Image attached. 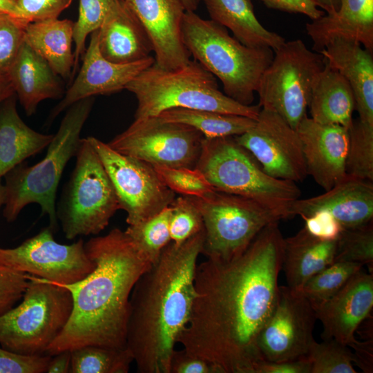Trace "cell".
Returning <instances> with one entry per match:
<instances>
[{"instance_id": "f546056e", "label": "cell", "mask_w": 373, "mask_h": 373, "mask_svg": "<svg viewBox=\"0 0 373 373\" xmlns=\"http://www.w3.org/2000/svg\"><path fill=\"white\" fill-rule=\"evenodd\" d=\"M73 27V21L57 18L28 23L23 31V41L64 79L72 76L74 66Z\"/></svg>"}, {"instance_id": "1f68e13d", "label": "cell", "mask_w": 373, "mask_h": 373, "mask_svg": "<svg viewBox=\"0 0 373 373\" xmlns=\"http://www.w3.org/2000/svg\"><path fill=\"white\" fill-rule=\"evenodd\" d=\"M70 373H127L133 358L125 348L85 345L70 350Z\"/></svg>"}, {"instance_id": "8fae6325", "label": "cell", "mask_w": 373, "mask_h": 373, "mask_svg": "<svg viewBox=\"0 0 373 373\" xmlns=\"http://www.w3.org/2000/svg\"><path fill=\"white\" fill-rule=\"evenodd\" d=\"M203 220L207 258L229 261L240 256L269 223L280 219L257 202L240 195L213 190L190 196Z\"/></svg>"}, {"instance_id": "d590c367", "label": "cell", "mask_w": 373, "mask_h": 373, "mask_svg": "<svg viewBox=\"0 0 373 373\" xmlns=\"http://www.w3.org/2000/svg\"><path fill=\"white\" fill-rule=\"evenodd\" d=\"M335 339L315 340L305 356L311 364V373H356L353 352Z\"/></svg>"}, {"instance_id": "4dcf8cb0", "label": "cell", "mask_w": 373, "mask_h": 373, "mask_svg": "<svg viewBox=\"0 0 373 373\" xmlns=\"http://www.w3.org/2000/svg\"><path fill=\"white\" fill-rule=\"evenodd\" d=\"M157 116L166 122L190 126L207 139L240 135L251 129L256 120L239 115L181 108L164 111Z\"/></svg>"}, {"instance_id": "5bb4252c", "label": "cell", "mask_w": 373, "mask_h": 373, "mask_svg": "<svg viewBox=\"0 0 373 373\" xmlns=\"http://www.w3.org/2000/svg\"><path fill=\"white\" fill-rule=\"evenodd\" d=\"M49 226L14 248H0V265L48 281L69 285L88 276L95 267L80 238L61 244Z\"/></svg>"}, {"instance_id": "e0dca14e", "label": "cell", "mask_w": 373, "mask_h": 373, "mask_svg": "<svg viewBox=\"0 0 373 373\" xmlns=\"http://www.w3.org/2000/svg\"><path fill=\"white\" fill-rule=\"evenodd\" d=\"M98 41L99 29L91 33L79 72L61 101L51 110L46 121L48 124L82 99L125 89L129 82L155 62V57L151 55L128 64L111 62L101 54Z\"/></svg>"}, {"instance_id": "5b68a950", "label": "cell", "mask_w": 373, "mask_h": 373, "mask_svg": "<svg viewBox=\"0 0 373 373\" xmlns=\"http://www.w3.org/2000/svg\"><path fill=\"white\" fill-rule=\"evenodd\" d=\"M182 35L193 59L220 80L224 93L241 104L251 105L274 50L246 46L224 26L191 11L184 15Z\"/></svg>"}, {"instance_id": "c3c4849f", "label": "cell", "mask_w": 373, "mask_h": 373, "mask_svg": "<svg viewBox=\"0 0 373 373\" xmlns=\"http://www.w3.org/2000/svg\"><path fill=\"white\" fill-rule=\"evenodd\" d=\"M256 373H311V364L307 357L280 362L262 361Z\"/></svg>"}, {"instance_id": "4316f807", "label": "cell", "mask_w": 373, "mask_h": 373, "mask_svg": "<svg viewBox=\"0 0 373 373\" xmlns=\"http://www.w3.org/2000/svg\"><path fill=\"white\" fill-rule=\"evenodd\" d=\"M336 240H324L311 235L304 227L284 238L282 269L287 285L300 290L303 285L335 261Z\"/></svg>"}, {"instance_id": "bcb514c9", "label": "cell", "mask_w": 373, "mask_h": 373, "mask_svg": "<svg viewBox=\"0 0 373 373\" xmlns=\"http://www.w3.org/2000/svg\"><path fill=\"white\" fill-rule=\"evenodd\" d=\"M170 373H218L209 361L187 353L175 350L171 361Z\"/></svg>"}, {"instance_id": "2e32d148", "label": "cell", "mask_w": 373, "mask_h": 373, "mask_svg": "<svg viewBox=\"0 0 373 373\" xmlns=\"http://www.w3.org/2000/svg\"><path fill=\"white\" fill-rule=\"evenodd\" d=\"M269 175L301 182L307 175L302 144L295 128L278 113L261 108L254 126L235 136Z\"/></svg>"}, {"instance_id": "9a60e30c", "label": "cell", "mask_w": 373, "mask_h": 373, "mask_svg": "<svg viewBox=\"0 0 373 373\" xmlns=\"http://www.w3.org/2000/svg\"><path fill=\"white\" fill-rule=\"evenodd\" d=\"M316 320L312 305L300 290L279 285L276 305L258 338L262 361L280 362L305 356L314 340Z\"/></svg>"}, {"instance_id": "52a82bcc", "label": "cell", "mask_w": 373, "mask_h": 373, "mask_svg": "<svg viewBox=\"0 0 373 373\" xmlns=\"http://www.w3.org/2000/svg\"><path fill=\"white\" fill-rule=\"evenodd\" d=\"M195 168L216 190L253 200L280 220L291 218V207L300 197L296 182L268 175L235 136L204 137Z\"/></svg>"}, {"instance_id": "8d00e7d4", "label": "cell", "mask_w": 373, "mask_h": 373, "mask_svg": "<svg viewBox=\"0 0 373 373\" xmlns=\"http://www.w3.org/2000/svg\"><path fill=\"white\" fill-rule=\"evenodd\" d=\"M366 265L373 274V221L366 224L343 229L336 240L335 261Z\"/></svg>"}, {"instance_id": "8992f818", "label": "cell", "mask_w": 373, "mask_h": 373, "mask_svg": "<svg viewBox=\"0 0 373 373\" xmlns=\"http://www.w3.org/2000/svg\"><path fill=\"white\" fill-rule=\"evenodd\" d=\"M137 101L135 119L157 116L175 108L207 110L256 119L257 105H243L221 92L216 77L193 59L186 66L166 70L155 62L126 86Z\"/></svg>"}, {"instance_id": "f5cc1de1", "label": "cell", "mask_w": 373, "mask_h": 373, "mask_svg": "<svg viewBox=\"0 0 373 373\" xmlns=\"http://www.w3.org/2000/svg\"><path fill=\"white\" fill-rule=\"evenodd\" d=\"M314 3L323 9L325 14H332L336 12L341 6V0H312Z\"/></svg>"}, {"instance_id": "f35d334b", "label": "cell", "mask_w": 373, "mask_h": 373, "mask_svg": "<svg viewBox=\"0 0 373 373\" xmlns=\"http://www.w3.org/2000/svg\"><path fill=\"white\" fill-rule=\"evenodd\" d=\"M169 208L171 242L180 245L204 229L202 214L190 196L175 198Z\"/></svg>"}, {"instance_id": "7c38bea8", "label": "cell", "mask_w": 373, "mask_h": 373, "mask_svg": "<svg viewBox=\"0 0 373 373\" xmlns=\"http://www.w3.org/2000/svg\"><path fill=\"white\" fill-rule=\"evenodd\" d=\"M202 134L180 123L158 116L135 119L107 144L117 152L169 167L195 168L202 150Z\"/></svg>"}, {"instance_id": "484cf974", "label": "cell", "mask_w": 373, "mask_h": 373, "mask_svg": "<svg viewBox=\"0 0 373 373\" xmlns=\"http://www.w3.org/2000/svg\"><path fill=\"white\" fill-rule=\"evenodd\" d=\"M14 94L0 104V180L27 158L48 147L54 134L29 127L19 115Z\"/></svg>"}, {"instance_id": "7dc6e473", "label": "cell", "mask_w": 373, "mask_h": 373, "mask_svg": "<svg viewBox=\"0 0 373 373\" xmlns=\"http://www.w3.org/2000/svg\"><path fill=\"white\" fill-rule=\"evenodd\" d=\"M267 8L280 11L302 14L312 20L322 17L325 12L318 8L312 0H260Z\"/></svg>"}, {"instance_id": "277c9868", "label": "cell", "mask_w": 373, "mask_h": 373, "mask_svg": "<svg viewBox=\"0 0 373 373\" xmlns=\"http://www.w3.org/2000/svg\"><path fill=\"white\" fill-rule=\"evenodd\" d=\"M94 100V97L84 98L67 108L41 160L31 166L24 161L4 175L3 215L7 222L15 221L25 207L35 203L41 207L42 215L48 216L53 231L57 229V186L67 163L78 151L80 134Z\"/></svg>"}, {"instance_id": "681fc988", "label": "cell", "mask_w": 373, "mask_h": 373, "mask_svg": "<svg viewBox=\"0 0 373 373\" xmlns=\"http://www.w3.org/2000/svg\"><path fill=\"white\" fill-rule=\"evenodd\" d=\"M354 350L353 353L354 363L365 372H372L373 370V341L372 338L367 339L364 342H357L352 347Z\"/></svg>"}, {"instance_id": "f1b7e54d", "label": "cell", "mask_w": 373, "mask_h": 373, "mask_svg": "<svg viewBox=\"0 0 373 373\" xmlns=\"http://www.w3.org/2000/svg\"><path fill=\"white\" fill-rule=\"evenodd\" d=\"M211 20L230 30L240 43L251 48L276 50L285 38L266 29L257 19L251 0H203Z\"/></svg>"}, {"instance_id": "9c48e42d", "label": "cell", "mask_w": 373, "mask_h": 373, "mask_svg": "<svg viewBox=\"0 0 373 373\" xmlns=\"http://www.w3.org/2000/svg\"><path fill=\"white\" fill-rule=\"evenodd\" d=\"M75 157L56 209L68 240L99 233L119 209L113 186L88 137L82 138Z\"/></svg>"}, {"instance_id": "11a10c76", "label": "cell", "mask_w": 373, "mask_h": 373, "mask_svg": "<svg viewBox=\"0 0 373 373\" xmlns=\"http://www.w3.org/2000/svg\"><path fill=\"white\" fill-rule=\"evenodd\" d=\"M186 11L195 12L200 3L201 0H181Z\"/></svg>"}, {"instance_id": "db71d44e", "label": "cell", "mask_w": 373, "mask_h": 373, "mask_svg": "<svg viewBox=\"0 0 373 373\" xmlns=\"http://www.w3.org/2000/svg\"><path fill=\"white\" fill-rule=\"evenodd\" d=\"M15 94L8 79H0V104Z\"/></svg>"}, {"instance_id": "ee69618b", "label": "cell", "mask_w": 373, "mask_h": 373, "mask_svg": "<svg viewBox=\"0 0 373 373\" xmlns=\"http://www.w3.org/2000/svg\"><path fill=\"white\" fill-rule=\"evenodd\" d=\"M28 283V274L0 265V316L21 299Z\"/></svg>"}, {"instance_id": "9f6ffc18", "label": "cell", "mask_w": 373, "mask_h": 373, "mask_svg": "<svg viewBox=\"0 0 373 373\" xmlns=\"http://www.w3.org/2000/svg\"><path fill=\"white\" fill-rule=\"evenodd\" d=\"M4 202V186L0 180V209Z\"/></svg>"}, {"instance_id": "e575fe53", "label": "cell", "mask_w": 373, "mask_h": 373, "mask_svg": "<svg viewBox=\"0 0 373 373\" xmlns=\"http://www.w3.org/2000/svg\"><path fill=\"white\" fill-rule=\"evenodd\" d=\"M349 131L346 173L373 181V125L354 120Z\"/></svg>"}, {"instance_id": "ffe728a7", "label": "cell", "mask_w": 373, "mask_h": 373, "mask_svg": "<svg viewBox=\"0 0 373 373\" xmlns=\"http://www.w3.org/2000/svg\"><path fill=\"white\" fill-rule=\"evenodd\" d=\"M296 130L301 141L307 175L325 191H328L347 174L349 129L318 123L306 115Z\"/></svg>"}, {"instance_id": "30bf717a", "label": "cell", "mask_w": 373, "mask_h": 373, "mask_svg": "<svg viewBox=\"0 0 373 373\" xmlns=\"http://www.w3.org/2000/svg\"><path fill=\"white\" fill-rule=\"evenodd\" d=\"M325 59L300 39L285 41L263 72L256 93L261 108L272 111L294 128L307 115L315 82Z\"/></svg>"}, {"instance_id": "7402d4cb", "label": "cell", "mask_w": 373, "mask_h": 373, "mask_svg": "<svg viewBox=\"0 0 373 373\" xmlns=\"http://www.w3.org/2000/svg\"><path fill=\"white\" fill-rule=\"evenodd\" d=\"M99 49L115 64H128L150 56L153 51L144 28L125 0L115 2L99 28Z\"/></svg>"}, {"instance_id": "3957f363", "label": "cell", "mask_w": 373, "mask_h": 373, "mask_svg": "<svg viewBox=\"0 0 373 373\" xmlns=\"http://www.w3.org/2000/svg\"><path fill=\"white\" fill-rule=\"evenodd\" d=\"M84 247L95 267L83 279L61 285L72 295L73 309L66 327L46 354L90 345L126 347L130 296L151 263L118 228L91 238Z\"/></svg>"}, {"instance_id": "d6a6232c", "label": "cell", "mask_w": 373, "mask_h": 373, "mask_svg": "<svg viewBox=\"0 0 373 373\" xmlns=\"http://www.w3.org/2000/svg\"><path fill=\"white\" fill-rule=\"evenodd\" d=\"M170 212L169 207L149 219L128 225L124 231L137 251L151 264L158 260L162 250L171 241Z\"/></svg>"}, {"instance_id": "ba28073f", "label": "cell", "mask_w": 373, "mask_h": 373, "mask_svg": "<svg viewBox=\"0 0 373 373\" xmlns=\"http://www.w3.org/2000/svg\"><path fill=\"white\" fill-rule=\"evenodd\" d=\"M28 278L21 302L0 316V345L19 354H46L70 318L73 298L61 285Z\"/></svg>"}, {"instance_id": "816d5d0a", "label": "cell", "mask_w": 373, "mask_h": 373, "mask_svg": "<svg viewBox=\"0 0 373 373\" xmlns=\"http://www.w3.org/2000/svg\"><path fill=\"white\" fill-rule=\"evenodd\" d=\"M0 13L20 19L16 0H0Z\"/></svg>"}, {"instance_id": "74e56055", "label": "cell", "mask_w": 373, "mask_h": 373, "mask_svg": "<svg viewBox=\"0 0 373 373\" xmlns=\"http://www.w3.org/2000/svg\"><path fill=\"white\" fill-rule=\"evenodd\" d=\"M117 1L119 0H79L78 18L74 22L73 27L75 61L72 77H74L80 58H82L85 53L86 37L100 28L108 11Z\"/></svg>"}, {"instance_id": "d4e9b609", "label": "cell", "mask_w": 373, "mask_h": 373, "mask_svg": "<svg viewBox=\"0 0 373 373\" xmlns=\"http://www.w3.org/2000/svg\"><path fill=\"white\" fill-rule=\"evenodd\" d=\"M306 31L318 52L337 38L354 40L373 52V0H341L336 12L312 20Z\"/></svg>"}, {"instance_id": "f6af8a7d", "label": "cell", "mask_w": 373, "mask_h": 373, "mask_svg": "<svg viewBox=\"0 0 373 373\" xmlns=\"http://www.w3.org/2000/svg\"><path fill=\"white\" fill-rule=\"evenodd\" d=\"M304 228L313 236L324 240H336L343 227L335 218L326 210H318L301 217Z\"/></svg>"}, {"instance_id": "f907efd6", "label": "cell", "mask_w": 373, "mask_h": 373, "mask_svg": "<svg viewBox=\"0 0 373 373\" xmlns=\"http://www.w3.org/2000/svg\"><path fill=\"white\" fill-rule=\"evenodd\" d=\"M70 350H64L51 356L47 366L46 372L70 373Z\"/></svg>"}, {"instance_id": "836d02e7", "label": "cell", "mask_w": 373, "mask_h": 373, "mask_svg": "<svg viewBox=\"0 0 373 373\" xmlns=\"http://www.w3.org/2000/svg\"><path fill=\"white\" fill-rule=\"evenodd\" d=\"M363 267L356 262L336 261L307 280L300 291L315 305L334 296Z\"/></svg>"}, {"instance_id": "6da1fadb", "label": "cell", "mask_w": 373, "mask_h": 373, "mask_svg": "<svg viewBox=\"0 0 373 373\" xmlns=\"http://www.w3.org/2000/svg\"><path fill=\"white\" fill-rule=\"evenodd\" d=\"M284 238L267 224L238 257L197 265L189 319L177 343L218 373H256L257 342L276 305Z\"/></svg>"}, {"instance_id": "7bdbcfd3", "label": "cell", "mask_w": 373, "mask_h": 373, "mask_svg": "<svg viewBox=\"0 0 373 373\" xmlns=\"http://www.w3.org/2000/svg\"><path fill=\"white\" fill-rule=\"evenodd\" d=\"M73 0H16L19 19L26 23L57 19Z\"/></svg>"}, {"instance_id": "603a6c76", "label": "cell", "mask_w": 373, "mask_h": 373, "mask_svg": "<svg viewBox=\"0 0 373 373\" xmlns=\"http://www.w3.org/2000/svg\"><path fill=\"white\" fill-rule=\"evenodd\" d=\"M320 53L349 83L358 119L373 125L372 52L354 40L337 38Z\"/></svg>"}, {"instance_id": "7a4b0ae2", "label": "cell", "mask_w": 373, "mask_h": 373, "mask_svg": "<svg viewBox=\"0 0 373 373\" xmlns=\"http://www.w3.org/2000/svg\"><path fill=\"white\" fill-rule=\"evenodd\" d=\"M204 241V229L180 245L171 241L132 289L126 343L140 373H170L178 338L190 317Z\"/></svg>"}, {"instance_id": "4fadbf2b", "label": "cell", "mask_w": 373, "mask_h": 373, "mask_svg": "<svg viewBox=\"0 0 373 373\" xmlns=\"http://www.w3.org/2000/svg\"><path fill=\"white\" fill-rule=\"evenodd\" d=\"M113 186L119 209L128 225L149 219L169 207L175 193L161 180L153 166L117 152L107 143L89 136Z\"/></svg>"}, {"instance_id": "b9f144b4", "label": "cell", "mask_w": 373, "mask_h": 373, "mask_svg": "<svg viewBox=\"0 0 373 373\" xmlns=\"http://www.w3.org/2000/svg\"><path fill=\"white\" fill-rule=\"evenodd\" d=\"M50 355H28L0 347V373L46 372Z\"/></svg>"}, {"instance_id": "cb8c5ba5", "label": "cell", "mask_w": 373, "mask_h": 373, "mask_svg": "<svg viewBox=\"0 0 373 373\" xmlns=\"http://www.w3.org/2000/svg\"><path fill=\"white\" fill-rule=\"evenodd\" d=\"M50 64L23 40L8 73V79L26 115L35 113L39 104L62 98L61 82Z\"/></svg>"}, {"instance_id": "44dd1931", "label": "cell", "mask_w": 373, "mask_h": 373, "mask_svg": "<svg viewBox=\"0 0 373 373\" xmlns=\"http://www.w3.org/2000/svg\"><path fill=\"white\" fill-rule=\"evenodd\" d=\"M329 211L343 229L373 221L372 181L346 174L323 194L301 199L292 204L291 217L308 216L318 210Z\"/></svg>"}, {"instance_id": "60d3db41", "label": "cell", "mask_w": 373, "mask_h": 373, "mask_svg": "<svg viewBox=\"0 0 373 373\" xmlns=\"http://www.w3.org/2000/svg\"><path fill=\"white\" fill-rule=\"evenodd\" d=\"M26 24L17 18L0 13V79H8V70L23 40Z\"/></svg>"}, {"instance_id": "ab89813d", "label": "cell", "mask_w": 373, "mask_h": 373, "mask_svg": "<svg viewBox=\"0 0 373 373\" xmlns=\"http://www.w3.org/2000/svg\"><path fill=\"white\" fill-rule=\"evenodd\" d=\"M153 166L166 186L182 195L201 197L216 189L196 168Z\"/></svg>"}, {"instance_id": "ac0fdd59", "label": "cell", "mask_w": 373, "mask_h": 373, "mask_svg": "<svg viewBox=\"0 0 373 373\" xmlns=\"http://www.w3.org/2000/svg\"><path fill=\"white\" fill-rule=\"evenodd\" d=\"M373 307V274L363 268L329 298L313 305L323 327V340L335 339L348 347L358 341L354 334Z\"/></svg>"}, {"instance_id": "d6986e66", "label": "cell", "mask_w": 373, "mask_h": 373, "mask_svg": "<svg viewBox=\"0 0 373 373\" xmlns=\"http://www.w3.org/2000/svg\"><path fill=\"white\" fill-rule=\"evenodd\" d=\"M146 31L155 63L166 70L182 68L191 60L184 44L182 23L186 12L181 0H125Z\"/></svg>"}, {"instance_id": "83f0119b", "label": "cell", "mask_w": 373, "mask_h": 373, "mask_svg": "<svg viewBox=\"0 0 373 373\" xmlns=\"http://www.w3.org/2000/svg\"><path fill=\"white\" fill-rule=\"evenodd\" d=\"M308 108L311 118L318 123L348 129L353 123L352 90L345 77L326 61L314 85Z\"/></svg>"}]
</instances>
